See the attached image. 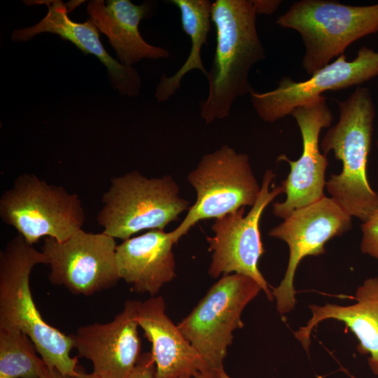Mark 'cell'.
Returning a JSON list of instances; mask_svg holds the SVG:
<instances>
[{
    "label": "cell",
    "instance_id": "cell-1",
    "mask_svg": "<svg viewBox=\"0 0 378 378\" xmlns=\"http://www.w3.org/2000/svg\"><path fill=\"white\" fill-rule=\"evenodd\" d=\"M253 0H216L211 22L216 34L214 56L208 75L209 92L200 102L206 123L229 115L234 101L253 89L248 76L253 66L265 58L259 38Z\"/></svg>",
    "mask_w": 378,
    "mask_h": 378
},
{
    "label": "cell",
    "instance_id": "cell-2",
    "mask_svg": "<svg viewBox=\"0 0 378 378\" xmlns=\"http://www.w3.org/2000/svg\"><path fill=\"white\" fill-rule=\"evenodd\" d=\"M47 265L42 251H37L20 234L11 239L0 252V328L22 331L34 343L45 364L64 375L78 372V358L67 335L46 323L31 295L29 278L34 266Z\"/></svg>",
    "mask_w": 378,
    "mask_h": 378
},
{
    "label": "cell",
    "instance_id": "cell-3",
    "mask_svg": "<svg viewBox=\"0 0 378 378\" xmlns=\"http://www.w3.org/2000/svg\"><path fill=\"white\" fill-rule=\"evenodd\" d=\"M337 104L339 120L327 131L321 148L325 155L333 151L342 169L331 175L326 187L344 211L365 222L378 209V192L371 188L366 174L375 106L370 90L360 85Z\"/></svg>",
    "mask_w": 378,
    "mask_h": 378
},
{
    "label": "cell",
    "instance_id": "cell-4",
    "mask_svg": "<svg viewBox=\"0 0 378 378\" xmlns=\"http://www.w3.org/2000/svg\"><path fill=\"white\" fill-rule=\"evenodd\" d=\"M276 23L299 33L304 46L302 66L312 76L356 41L378 31V3L355 6L337 1L301 0Z\"/></svg>",
    "mask_w": 378,
    "mask_h": 378
},
{
    "label": "cell",
    "instance_id": "cell-5",
    "mask_svg": "<svg viewBox=\"0 0 378 378\" xmlns=\"http://www.w3.org/2000/svg\"><path fill=\"white\" fill-rule=\"evenodd\" d=\"M97 220L104 232L123 241L145 230H164L190 207L170 176L147 178L138 171L113 177Z\"/></svg>",
    "mask_w": 378,
    "mask_h": 378
},
{
    "label": "cell",
    "instance_id": "cell-6",
    "mask_svg": "<svg viewBox=\"0 0 378 378\" xmlns=\"http://www.w3.org/2000/svg\"><path fill=\"white\" fill-rule=\"evenodd\" d=\"M0 217L31 245L44 237L64 241L82 229L85 218L76 193L27 173L1 195Z\"/></svg>",
    "mask_w": 378,
    "mask_h": 378
},
{
    "label": "cell",
    "instance_id": "cell-7",
    "mask_svg": "<svg viewBox=\"0 0 378 378\" xmlns=\"http://www.w3.org/2000/svg\"><path fill=\"white\" fill-rule=\"evenodd\" d=\"M187 180L196 190L197 199L180 225L170 232L176 243L200 220L253 206L260 191L248 156L227 145L204 155Z\"/></svg>",
    "mask_w": 378,
    "mask_h": 378
},
{
    "label": "cell",
    "instance_id": "cell-8",
    "mask_svg": "<svg viewBox=\"0 0 378 378\" xmlns=\"http://www.w3.org/2000/svg\"><path fill=\"white\" fill-rule=\"evenodd\" d=\"M260 290L258 284L247 276L223 275L177 325L210 368H223L233 332L244 327L242 312Z\"/></svg>",
    "mask_w": 378,
    "mask_h": 378
},
{
    "label": "cell",
    "instance_id": "cell-9",
    "mask_svg": "<svg viewBox=\"0 0 378 378\" xmlns=\"http://www.w3.org/2000/svg\"><path fill=\"white\" fill-rule=\"evenodd\" d=\"M275 174L267 170L262 178L259 196L248 213L245 207L215 219L211 225L214 234L206 237L212 252L209 274L214 278L237 273L255 281L269 300L274 299L270 286L258 269V261L265 252L259 228L261 216L267 206L284 193L281 186H270Z\"/></svg>",
    "mask_w": 378,
    "mask_h": 378
},
{
    "label": "cell",
    "instance_id": "cell-10",
    "mask_svg": "<svg viewBox=\"0 0 378 378\" xmlns=\"http://www.w3.org/2000/svg\"><path fill=\"white\" fill-rule=\"evenodd\" d=\"M351 218L331 197L325 196L314 203L295 209L281 223L270 230V237L285 241L289 248L284 277L272 289L280 314H287L295 308L293 280L300 261L306 256L323 254L328 241L352 228Z\"/></svg>",
    "mask_w": 378,
    "mask_h": 378
},
{
    "label": "cell",
    "instance_id": "cell-11",
    "mask_svg": "<svg viewBox=\"0 0 378 378\" xmlns=\"http://www.w3.org/2000/svg\"><path fill=\"white\" fill-rule=\"evenodd\" d=\"M115 239L104 232L83 229L62 242L46 237L41 251L50 267L49 281L74 295L85 296L114 286L120 279Z\"/></svg>",
    "mask_w": 378,
    "mask_h": 378
},
{
    "label": "cell",
    "instance_id": "cell-12",
    "mask_svg": "<svg viewBox=\"0 0 378 378\" xmlns=\"http://www.w3.org/2000/svg\"><path fill=\"white\" fill-rule=\"evenodd\" d=\"M346 58L344 53L340 55L306 80L283 76L272 90L258 92L252 89L248 94L253 108L262 120L274 122L326 91L359 86L378 76V51L363 46L353 60Z\"/></svg>",
    "mask_w": 378,
    "mask_h": 378
},
{
    "label": "cell",
    "instance_id": "cell-13",
    "mask_svg": "<svg viewBox=\"0 0 378 378\" xmlns=\"http://www.w3.org/2000/svg\"><path fill=\"white\" fill-rule=\"evenodd\" d=\"M291 115L300 131L302 152L295 161L290 160L285 155L278 158L279 160L287 162L290 168L286 178L281 182L286 200L272 205V213L282 219L286 218L295 209L325 197V174L328 161L326 155L320 151L318 139L321 130L330 127L333 120L324 95L298 106Z\"/></svg>",
    "mask_w": 378,
    "mask_h": 378
},
{
    "label": "cell",
    "instance_id": "cell-14",
    "mask_svg": "<svg viewBox=\"0 0 378 378\" xmlns=\"http://www.w3.org/2000/svg\"><path fill=\"white\" fill-rule=\"evenodd\" d=\"M139 301L127 300L122 311L108 323H94L71 334L78 356L90 360L99 378H130L140 356L136 320Z\"/></svg>",
    "mask_w": 378,
    "mask_h": 378
},
{
    "label": "cell",
    "instance_id": "cell-15",
    "mask_svg": "<svg viewBox=\"0 0 378 378\" xmlns=\"http://www.w3.org/2000/svg\"><path fill=\"white\" fill-rule=\"evenodd\" d=\"M27 4H46V15L36 24L14 30L11 39L15 42H27L37 34H55L74 43L85 54L97 57L106 67L112 85L123 96L136 97L139 94L141 78L133 66L122 64L105 50L99 31L90 19L79 23L68 16L66 5L60 0L26 1Z\"/></svg>",
    "mask_w": 378,
    "mask_h": 378
},
{
    "label": "cell",
    "instance_id": "cell-16",
    "mask_svg": "<svg viewBox=\"0 0 378 378\" xmlns=\"http://www.w3.org/2000/svg\"><path fill=\"white\" fill-rule=\"evenodd\" d=\"M161 296L139 301L136 320L151 343L154 378H192L210 368L165 312Z\"/></svg>",
    "mask_w": 378,
    "mask_h": 378
},
{
    "label": "cell",
    "instance_id": "cell-17",
    "mask_svg": "<svg viewBox=\"0 0 378 378\" xmlns=\"http://www.w3.org/2000/svg\"><path fill=\"white\" fill-rule=\"evenodd\" d=\"M171 232L150 230L117 245L115 260L120 279L140 293L155 295L176 276Z\"/></svg>",
    "mask_w": 378,
    "mask_h": 378
},
{
    "label": "cell",
    "instance_id": "cell-18",
    "mask_svg": "<svg viewBox=\"0 0 378 378\" xmlns=\"http://www.w3.org/2000/svg\"><path fill=\"white\" fill-rule=\"evenodd\" d=\"M356 303L348 306L310 304L312 316L293 334L308 351L312 330L320 322L327 319L342 321L357 337L358 351L369 355V367L378 376V277L365 280L356 290Z\"/></svg>",
    "mask_w": 378,
    "mask_h": 378
},
{
    "label": "cell",
    "instance_id": "cell-19",
    "mask_svg": "<svg viewBox=\"0 0 378 378\" xmlns=\"http://www.w3.org/2000/svg\"><path fill=\"white\" fill-rule=\"evenodd\" d=\"M150 10L149 3L135 5L130 0L90 1L87 12L99 32L105 34L120 63L132 66L142 59L167 58L169 52L148 43L139 30Z\"/></svg>",
    "mask_w": 378,
    "mask_h": 378
},
{
    "label": "cell",
    "instance_id": "cell-20",
    "mask_svg": "<svg viewBox=\"0 0 378 378\" xmlns=\"http://www.w3.org/2000/svg\"><path fill=\"white\" fill-rule=\"evenodd\" d=\"M180 10L181 22L184 32L191 41L190 54L183 64L172 76L163 75L156 87L155 96L164 102L173 96L181 86V82L189 71L200 70L205 77L208 71L204 66L201 50L207 41L211 27L212 3L209 0H172Z\"/></svg>",
    "mask_w": 378,
    "mask_h": 378
},
{
    "label": "cell",
    "instance_id": "cell-21",
    "mask_svg": "<svg viewBox=\"0 0 378 378\" xmlns=\"http://www.w3.org/2000/svg\"><path fill=\"white\" fill-rule=\"evenodd\" d=\"M34 343L22 331L0 328V378H39L45 363Z\"/></svg>",
    "mask_w": 378,
    "mask_h": 378
},
{
    "label": "cell",
    "instance_id": "cell-22",
    "mask_svg": "<svg viewBox=\"0 0 378 378\" xmlns=\"http://www.w3.org/2000/svg\"><path fill=\"white\" fill-rule=\"evenodd\" d=\"M363 253L378 259V209L361 225Z\"/></svg>",
    "mask_w": 378,
    "mask_h": 378
},
{
    "label": "cell",
    "instance_id": "cell-23",
    "mask_svg": "<svg viewBox=\"0 0 378 378\" xmlns=\"http://www.w3.org/2000/svg\"><path fill=\"white\" fill-rule=\"evenodd\" d=\"M155 371V365L151 353L146 352L141 355L130 378H154Z\"/></svg>",
    "mask_w": 378,
    "mask_h": 378
},
{
    "label": "cell",
    "instance_id": "cell-24",
    "mask_svg": "<svg viewBox=\"0 0 378 378\" xmlns=\"http://www.w3.org/2000/svg\"><path fill=\"white\" fill-rule=\"evenodd\" d=\"M253 2L257 14L271 15L277 10L282 1L279 0H253Z\"/></svg>",
    "mask_w": 378,
    "mask_h": 378
},
{
    "label": "cell",
    "instance_id": "cell-25",
    "mask_svg": "<svg viewBox=\"0 0 378 378\" xmlns=\"http://www.w3.org/2000/svg\"><path fill=\"white\" fill-rule=\"evenodd\" d=\"M39 378H70L64 375L55 368L48 367L43 363L39 370Z\"/></svg>",
    "mask_w": 378,
    "mask_h": 378
},
{
    "label": "cell",
    "instance_id": "cell-26",
    "mask_svg": "<svg viewBox=\"0 0 378 378\" xmlns=\"http://www.w3.org/2000/svg\"><path fill=\"white\" fill-rule=\"evenodd\" d=\"M192 378H220L218 370L209 368L197 373Z\"/></svg>",
    "mask_w": 378,
    "mask_h": 378
},
{
    "label": "cell",
    "instance_id": "cell-27",
    "mask_svg": "<svg viewBox=\"0 0 378 378\" xmlns=\"http://www.w3.org/2000/svg\"><path fill=\"white\" fill-rule=\"evenodd\" d=\"M70 378H99L96 374L92 373H87L84 371L83 368L78 366V372L76 376Z\"/></svg>",
    "mask_w": 378,
    "mask_h": 378
},
{
    "label": "cell",
    "instance_id": "cell-28",
    "mask_svg": "<svg viewBox=\"0 0 378 378\" xmlns=\"http://www.w3.org/2000/svg\"><path fill=\"white\" fill-rule=\"evenodd\" d=\"M220 378H230L229 375L225 372L224 369H220L218 370Z\"/></svg>",
    "mask_w": 378,
    "mask_h": 378
},
{
    "label": "cell",
    "instance_id": "cell-29",
    "mask_svg": "<svg viewBox=\"0 0 378 378\" xmlns=\"http://www.w3.org/2000/svg\"><path fill=\"white\" fill-rule=\"evenodd\" d=\"M377 149H378V140L377 141Z\"/></svg>",
    "mask_w": 378,
    "mask_h": 378
}]
</instances>
